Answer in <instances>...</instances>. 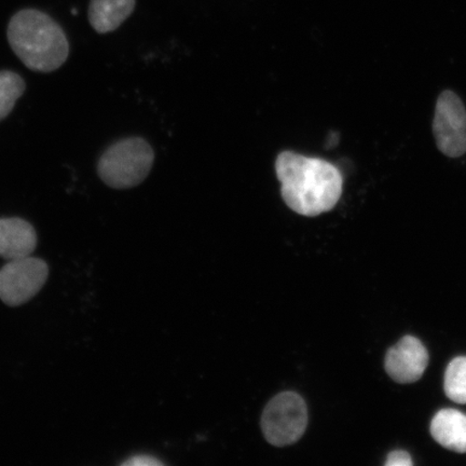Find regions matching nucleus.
I'll list each match as a JSON object with an SVG mask.
<instances>
[{
	"label": "nucleus",
	"mask_w": 466,
	"mask_h": 466,
	"mask_svg": "<svg viewBox=\"0 0 466 466\" xmlns=\"http://www.w3.org/2000/svg\"><path fill=\"white\" fill-rule=\"evenodd\" d=\"M276 172L284 202L302 217H319L339 202L342 175L328 161L283 151L278 156Z\"/></svg>",
	"instance_id": "obj_1"
},
{
	"label": "nucleus",
	"mask_w": 466,
	"mask_h": 466,
	"mask_svg": "<svg viewBox=\"0 0 466 466\" xmlns=\"http://www.w3.org/2000/svg\"><path fill=\"white\" fill-rule=\"evenodd\" d=\"M429 352L416 337L406 336L389 350L386 357L387 374L398 383H413L427 370Z\"/></svg>",
	"instance_id": "obj_7"
},
{
	"label": "nucleus",
	"mask_w": 466,
	"mask_h": 466,
	"mask_svg": "<svg viewBox=\"0 0 466 466\" xmlns=\"http://www.w3.org/2000/svg\"><path fill=\"white\" fill-rule=\"evenodd\" d=\"M134 8L136 0H91L89 21L97 33L106 34L118 28Z\"/></svg>",
	"instance_id": "obj_10"
},
{
	"label": "nucleus",
	"mask_w": 466,
	"mask_h": 466,
	"mask_svg": "<svg viewBox=\"0 0 466 466\" xmlns=\"http://www.w3.org/2000/svg\"><path fill=\"white\" fill-rule=\"evenodd\" d=\"M125 466H157L163 465L159 460L155 459L154 457L149 456H136L132 457L129 460H127L126 462L122 463Z\"/></svg>",
	"instance_id": "obj_14"
},
{
	"label": "nucleus",
	"mask_w": 466,
	"mask_h": 466,
	"mask_svg": "<svg viewBox=\"0 0 466 466\" xmlns=\"http://www.w3.org/2000/svg\"><path fill=\"white\" fill-rule=\"evenodd\" d=\"M25 91V84L19 75L9 71L0 72V121L11 113Z\"/></svg>",
	"instance_id": "obj_11"
},
{
	"label": "nucleus",
	"mask_w": 466,
	"mask_h": 466,
	"mask_svg": "<svg viewBox=\"0 0 466 466\" xmlns=\"http://www.w3.org/2000/svg\"><path fill=\"white\" fill-rule=\"evenodd\" d=\"M36 246V231L26 220L0 218V258L8 260L27 258Z\"/></svg>",
	"instance_id": "obj_8"
},
{
	"label": "nucleus",
	"mask_w": 466,
	"mask_h": 466,
	"mask_svg": "<svg viewBox=\"0 0 466 466\" xmlns=\"http://www.w3.org/2000/svg\"><path fill=\"white\" fill-rule=\"evenodd\" d=\"M48 275V265L42 259L27 256L9 260L0 269V299L10 307L25 304L44 288Z\"/></svg>",
	"instance_id": "obj_5"
},
{
	"label": "nucleus",
	"mask_w": 466,
	"mask_h": 466,
	"mask_svg": "<svg viewBox=\"0 0 466 466\" xmlns=\"http://www.w3.org/2000/svg\"><path fill=\"white\" fill-rule=\"evenodd\" d=\"M445 392L458 404H466V357L451 360L445 374Z\"/></svg>",
	"instance_id": "obj_12"
},
{
	"label": "nucleus",
	"mask_w": 466,
	"mask_h": 466,
	"mask_svg": "<svg viewBox=\"0 0 466 466\" xmlns=\"http://www.w3.org/2000/svg\"><path fill=\"white\" fill-rule=\"evenodd\" d=\"M8 40L23 64L35 72H54L68 57L69 46L63 29L38 10H22L14 15Z\"/></svg>",
	"instance_id": "obj_2"
},
{
	"label": "nucleus",
	"mask_w": 466,
	"mask_h": 466,
	"mask_svg": "<svg viewBox=\"0 0 466 466\" xmlns=\"http://www.w3.org/2000/svg\"><path fill=\"white\" fill-rule=\"evenodd\" d=\"M387 466H410L411 458L406 451H394L388 457Z\"/></svg>",
	"instance_id": "obj_13"
},
{
	"label": "nucleus",
	"mask_w": 466,
	"mask_h": 466,
	"mask_svg": "<svg viewBox=\"0 0 466 466\" xmlns=\"http://www.w3.org/2000/svg\"><path fill=\"white\" fill-rule=\"evenodd\" d=\"M431 434L447 450L466 452V416L454 410H442L436 413L431 423Z\"/></svg>",
	"instance_id": "obj_9"
},
{
	"label": "nucleus",
	"mask_w": 466,
	"mask_h": 466,
	"mask_svg": "<svg viewBox=\"0 0 466 466\" xmlns=\"http://www.w3.org/2000/svg\"><path fill=\"white\" fill-rule=\"evenodd\" d=\"M154 161V150L145 139L127 138L105 151L98 161L97 173L109 187L132 188L148 177Z\"/></svg>",
	"instance_id": "obj_3"
},
{
	"label": "nucleus",
	"mask_w": 466,
	"mask_h": 466,
	"mask_svg": "<svg viewBox=\"0 0 466 466\" xmlns=\"http://www.w3.org/2000/svg\"><path fill=\"white\" fill-rule=\"evenodd\" d=\"M308 419L305 400L296 392H282L275 396L262 412V433L273 446L295 444L305 434Z\"/></svg>",
	"instance_id": "obj_4"
},
{
	"label": "nucleus",
	"mask_w": 466,
	"mask_h": 466,
	"mask_svg": "<svg viewBox=\"0 0 466 466\" xmlns=\"http://www.w3.org/2000/svg\"><path fill=\"white\" fill-rule=\"evenodd\" d=\"M437 148L450 158L466 154V109L456 93L446 90L437 98L433 119Z\"/></svg>",
	"instance_id": "obj_6"
}]
</instances>
